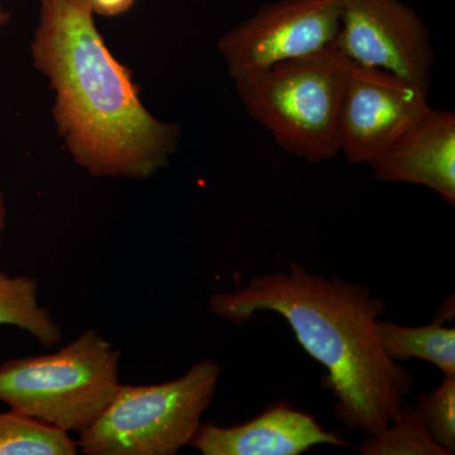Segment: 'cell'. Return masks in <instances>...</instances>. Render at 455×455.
Masks as SVG:
<instances>
[{"mask_svg":"<svg viewBox=\"0 0 455 455\" xmlns=\"http://www.w3.org/2000/svg\"><path fill=\"white\" fill-rule=\"evenodd\" d=\"M38 2L33 66L55 92L53 122L74 163L94 178H152L175 154L179 125L147 109L130 68L99 31L89 0Z\"/></svg>","mask_w":455,"mask_h":455,"instance_id":"1","label":"cell"},{"mask_svg":"<svg viewBox=\"0 0 455 455\" xmlns=\"http://www.w3.org/2000/svg\"><path fill=\"white\" fill-rule=\"evenodd\" d=\"M211 309L236 325L263 311L283 316L305 352L325 368L335 418L347 430L379 433L412 390L414 374L388 357L379 341L387 304L364 284L313 274L292 260L235 291L214 293Z\"/></svg>","mask_w":455,"mask_h":455,"instance_id":"2","label":"cell"},{"mask_svg":"<svg viewBox=\"0 0 455 455\" xmlns=\"http://www.w3.org/2000/svg\"><path fill=\"white\" fill-rule=\"evenodd\" d=\"M349 61L334 44L235 80L251 118L286 154L317 164L340 154L338 113Z\"/></svg>","mask_w":455,"mask_h":455,"instance_id":"3","label":"cell"},{"mask_svg":"<svg viewBox=\"0 0 455 455\" xmlns=\"http://www.w3.org/2000/svg\"><path fill=\"white\" fill-rule=\"evenodd\" d=\"M121 350L95 329L52 355L0 364V403L65 431L89 429L118 390Z\"/></svg>","mask_w":455,"mask_h":455,"instance_id":"4","label":"cell"},{"mask_svg":"<svg viewBox=\"0 0 455 455\" xmlns=\"http://www.w3.org/2000/svg\"><path fill=\"white\" fill-rule=\"evenodd\" d=\"M220 374L214 359H203L172 381L119 386L106 411L80 433L77 448L86 455L178 454L196 436Z\"/></svg>","mask_w":455,"mask_h":455,"instance_id":"5","label":"cell"},{"mask_svg":"<svg viewBox=\"0 0 455 455\" xmlns=\"http://www.w3.org/2000/svg\"><path fill=\"white\" fill-rule=\"evenodd\" d=\"M341 0H277L224 33L217 47L235 80L334 44Z\"/></svg>","mask_w":455,"mask_h":455,"instance_id":"6","label":"cell"},{"mask_svg":"<svg viewBox=\"0 0 455 455\" xmlns=\"http://www.w3.org/2000/svg\"><path fill=\"white\" fill-rule=\"evenodd\" d=\"M333 44L352 64L387 71L430 94L435 64L430 32L401 0H341Z\"/></svg>","mask_w":455,"mask_h":455,"instance_id":"7","label":"cell"},{"mask_svg":"<svg viewBox=\"0 0 455 455\" xmlns=\"http://www.w3.org/2000/svg\"><path fill=\"white\" fill-rule=\"evenodd\" d=\"M429 92L396 75L349 62L338 143L349 163L371 166L430 110Z\"/></svg>","mask_w":455,"mask_h":455,"instance_id":"8","label":"cell"},{"mask_svg":"<svg viewBox=\"0 0 455 455\" xmlns=\"http://www.w3.org/2000/svg\"><path fill=\"white\" fill-rule=\"evenodd\" d=\"M190 445L203 455H300L316 445L349 447L339 434L287 403L233 427L202 423Z\"/></svg>","mask_w":455,"mask_h":455,"instance_id":"9","label":"cell"},{"mask_svg":"<svg viewBox=\"0 0 455 455\" xmlns=\"http://www.w3.org/2000/svg\"><path fill=\"white\" fill-rule=\"evenodd\" d=\"M374 179L420 185L455 205V114L430 108L371 164Z\"/></svg>","mask_w":455,"mask_h":455,"instance_id":"10","label":"cell"},{"mask_svg":"<svg viewBox=\"0 0 455 455\" xmlns=\"http://www.w3.org/2000/svg\"><path fill=\"white\" fill-rule=\"evenodd\" d=\"M379 337L386 355L395 361L418 358L434 364L440 372L455 374V329L443 325V315L431 324L405 326L379 320Z\"/></svg>","mask_w":455,"mask_h":455,"instance_id":"11","label":"cell"},{"mask_svg":"<svg viewBox=\"0 0 455 455\" xmlns=\"http://www.w3.org/2000/svg\"><path fill=\"white\" fill-rule=\"evenodd\" d=\"M14 325L32 334L42 346L62 339V331L47 307L38 304V283L28 276L0 271V325Z\"/></svg>","mask_w":455,"mask_h":455,"instance_id":"12","label":"cell"},{"mask_svg":"<svg viewBox=\"0 0 455 455\" xmlns=\"http://www.w3.org/2000/svg\"><path fill=\"white\" fill-rule=\"evenodd\" d=\"M68 431L11 410L0 412V455H76Z\"/></svg>","mask_w":455,"mask_h":455,"instance_id":"13","label":"cell"},{"mask_svg":"<svg viewBox=\"0 0 455 455\" xmlns=\"http://www.w3.org/2000/svg\"><path fill=\"white\" fill-rule=\"evenodd\" d=\"M361 455H449L434 438L415 406L403 405L396 418L374 435H364Z\"/></svg>","mask_w":455,"mask_h":455,"instance_id":"14","label":"cell"},{"mask_svg":"<svg viewBox=\"0 0 455 455\" xmlns=\"http://www.w3.org/2000/svg\"><path fill=\"white\" fill-rule=\"evenodd\" d=\"M415 407L423 415L436 442L449 455L454 454L455 374H444L438 387L419 395Z\"/></svg>","mask_w":455,"mask_h":455,"instance_id":"15","label":"cell"},{"mask_svg":"<svg viewBox=\"0 0 455 455\" xmlns=\"http://www.w3.org/2000/svg\"><path fill=\"white\" fill-rule=\"evenodd\" d=\"M137 0H89L95 14L104 17H118L127 13Z\"/></svg>","mask_w":455,"mask_h":455,"instance_id":"16","label":"cell"},{"mask_svg":"<svg viewBox=\"0 0 455 455\" xmlns=\"http://www.w3.org/2000/svg\"><path fill=\"white\" fill-rule=\"evenodd\" d=\"M5 220H7V209H5L4 196L0 190V243H2L3 232L5 229Z\"/></svg>","mask_w":455,"mask_h":455,"instance_id":"17","label":"cell"},{"mask_svg":"<svg viewBox=\"0 0 455 455\" xmlns=\"http://www.w3.org/2000/svg\"><path fill=\"white\" fill-rule=\"evenodd\" d=\"M9 20H11V12L0 4V29L8 25Z\"/></svg>","mask_w":455,"mask_h":455,"instance_id":"18","label":"cell"}]
</instances>
